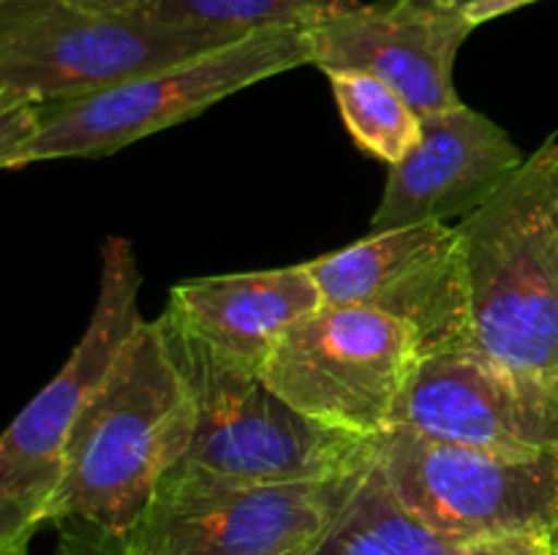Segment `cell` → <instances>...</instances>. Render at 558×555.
<instances>
[{"instance_id":"6da1fadb","label":"cell","mask_w":558,"mask_h":555,"mask_svg":"<svg viewBox=\"0 0 558 555\" xmlns=\"http://www.w3.org/2000/svg\"><path fill=\"white\" fill-rule=\"evenodd\" d=\"M196 403L158 321H142L76 419L47 522L82 520L123 539L189 455Z\"/></svg>"},{"instance_id":"7a4b0ae2","label":"cell","mask_w":558,"mask_h":555,"mask_svg":"<svg viewBox=\"0 0 558 555\" xmlns=\"http://www.w3.org/2000/svg\"><path fill=\"white\" fill-rule=\"evenodd\" d=\"M458 232L474 348L510 368L558 373V134Z\"/></svg>"},{"instance_id":"3957f363","label":"cell","mask_w":558,"mask_h":555,"mask_svg":"<svg viewBox=\"0 0 558 555\" xmlns=\"http://www.w3.org/2000/svg\"><path fill=\"white\" fill-rule=\"evenodd\" d=\"M196 403L185 466L238 482H308L357 471L374 441L325 428L283 400L259 368L232 362L158 319Z\"/></svg>"},{"instance_id":"277c9868","label":"cell","mask_w":558,"mask_h":555,"mask_svg":"<svg viewBox=\"0 0 558 555\" xmlns=\"http://www.w3.org/2000/svg\"><path fill=\"white\" fill-rule=\"evenodd\" d=\"M238 38L63 0H0V107L76 101Z\"/></svg>"},{"instance_id":"5b68a950","label":"cell","mask_w":558,"mask_h":555,"mask_svg":"<svg viewBox=\"0 0 558 555\" xmlns=\"http://www.w3.org/2000/svg\"><path fill=\"white\" fill-rule=\"evenodd\" d=\"M311 65L305 30L276 27L248 33L223 47L109 90L54 107H38L41 128L16 156L22 169L58 158H101L196 118L223 98L283 71Z\"/></svg>"},{"instance_id":"8992f818","label":"cell","mask_w":558,"mask_h":555,"mask_svg":"<svg viewBox=\"0 0 558 555\" xmlns=\"http://www.w3.org/2000/svg\"><path fill=\"white\" fill-rule=\"evenodd\" d=\"M140 286L142 275L129 239H104L101 283L85 335L0 441V550L27 544L47 520L71 430L145 321Z\"/></svg>"},{"instance_id":"52a82bcc","label":"cell","mask_w":558,"mask_h":555,"mask_svg":"<svg viewBox=\"0 0 558 555\" xmlns=\"http://www.w3.org/2000/svg\"><path fill=\"white\" fill-rule=\"evenodd\" d=\"M374 457L396 498L458 547L558 539V455L510 457L396 428L374 439Z\"/></svg>"},{"instance_id":"ba28073f","label":"cell","mask_w":558,"mask_h":555,"mask_svg":"<svg viewBox=\"0 0 558 555\" xmlns=\"http://www.w3.org/2000/svg\"><path fill=\"white\" fill-rule=\"evenodd\" d=\"M423 359L401 321L360 305L322 303L267 357V384L325 428L374 441L392 428Z\"/></svg>"},{"instance_id":"9c48e42d","label":"cell","mask_w":558,"mask_h":555,"mask_svg":"<svg viewBox=\"0 0 558 555\" xmlns=\"http://www.w3.org/2000/svg\"><path fill=\"white\" fill-rule=\"evenodd\" d=\"M363 468L308 482H238L178 462L120 539L123 555H281L311 547Z\"/></svg>"},{"instance_id":"30bf717a","label":"cell","mask_w":558,"mask_h":555,"mask_svg":"<svg viewBox=\"0 0 558 555\" xmlns=\"http://www.w3.org/2000/svg\"><path fill=\"white\" fill-rule=\"evenodd\" d=\"M322 299L360 305L401 321L423 357L474 348L463 237L452 223L371 232L341 250L305 261Z\"/></svg>"},{"instance_id":"8fae6325","label":"cell","mask_w":558,"mask_h":555,"mask_svg":"<svg viewBox=\"0 0 558 555\" xmlns=\"http://www.w3.org/2000/svg\"><path fill=\"white\" fill-rule=\"evenodd\" d=\"M510 457L558 455V373L501 365L480 348L420 359L392 428Z\"/></svg>"},{"instance_id":"7c38bea8","label":"cell","mask_w":558,"mask_h":555,"mask_svg":"<svg viewBox=\"0 0 558 555\" xmlns=\"http://www.w3.org/2000/svg\"><path fill=\"white\" fill-rule=\"evenodd\" d=\"M474 25L463 14L379 0L305 30L322 74L365 71L407 98L420 118L461 107L456 60Z\"/></svg>"},{"instance_id":"4fadbf2b","label":"cell","mask_w":558,"mask_h":555,"mask_svg":"<svg viewBox=\"0 0 558 555\" xmlns=\"http://www.w3.org/2000/svg\"><path fill=\"white\" fill-rule=\"evenodd\" d=\"M526 158L501 125L466 103L423 118L420 145L390 166L371 232L463 221L488 205Z\"/></svg>"},{"instance_id":"5bb4252c","label":"cell","mask_w":558,"mask_h":555,"mask_svg":"<svg viewBox=\"0 0 558 555\" xmlns=\"http://www.w3.org/2000/svg\"><path fill=\"white\" fill-rule=\"evenodd\" d=\"M322 303L314 275L294 264L178 283L161 319L218 357L262 370L281 337Z\"/></svg>"},{"instance_id":"9a60e30c","label":"cell","mask_w":558,"mask_h":555,"mask_svg":"<svg viewBox=\"0 0 558 555\" xmlns=\"http://www.w3.org/2000/svg\"><path fill=\"white\" fill-rule=\"evenodd\" d=\"M311 555H461V547L417 520L396 498L385 471L371 457L347 488Z\"/></svg>"},{"instance_id":"2e32d148","label":"cell","mask_w":558,"mask_h":555,"mask_svg":"<svg viewBox=\"0 0 558 555\" xmlns=\"http://www.w3.org/2000/svg\"><path fill=\"white\" fill-rule=\"evenodd\" d=\"M343 125L360 150L379 158L387 166L401 163L423 139V118L392 90L365 71L327 74Z\"/></svg>"},{"instance_id":"e0dca14e","label":"cell","mask_w":558,"mask_h":555,"mask_svg":"<svg viewBox=\"0 0 558 555\" xmlns=\"http://www.w3.org/2000/svg\"><path fill=\"white\" fill-rule=\"evenodd\" d=\"M360 5V0H158L150 16L196 30L248 36L276 27L308 30Z\"/></svg>"},{"instance_id":"ac0fdd59","label":"cell","mask_w":558,"mask_h":555,"mask_svg":"<svg viewBox=\"0 0 558 555\" xmlns=\"http://www.w3.org/2000/svg\"><path fill=\"white\" fill-rule=\"evenodd\" d=\"M54 528V542L47 555H123V542L109 531L90 526L82 520L47 522ZM0 555H33L31 542L20 547L0 550Z\"/></svg>"},{"instance_id":"d6986e66","label":"cell","mask_w":558,"mask_h":555,"mask_svg":"<svg viewBox=\"0 0 558 555\" xmlns=\"http://www.w3.org/2000/svg\"><path fill=\"white\" fill-rule=\"evenodd\" d=\"M461 555H554L550 536H501L461 547Z\"/></svg>"},{"instance_id":"ffe728a7","label":"cell","mask_w":558,"mask_h":555,"mask_svg":"<svg viewBox=\"0 0 558 555\" xmlns=\"http://www.w3.org/2000/svg\"><path fill=\"white\" fill-rule=\"evenodd\" d=\"M63 3L76 5V9H85V11H96V14L129 16V14H150V9L158 3V0H63Z\"/></svg>"},{"instance_id":"44dd1931","label":"cell","mask_w":558,"mask_h":555,"mask_svg":"<svg viewBox=\"0 0 558 555\" xmlns=\"http://www.w3.org/2000/svg\"><path fill=\"white\" fill-rule=\"evenodd\" d=\"M414 5H423V9H436V11H450V14H463L472 9L477 0H409Z\"/></svg>"},{"instance_id":"7402d4cb","label":"cell","mask_w":558,"mask_h":555,"mask_svg":"<svg viewBox=\"0 0 558 555\" xmlns=\"http://www.w3.org/2000/svg\"><path fill=\"white\" fill-rule=\"evenodd\" d=\"M311 547H314V544H311ZM311 547H298L292 550V553H281V555H311Z\"/></svg>"},{"instance_id":"603a6c76","label":"cell","mask_w":558,"mask_h":555,"mask_svg":"<svg viewBox=\"0 0 558 555\" xmlns=\"http://www.w3.org/2000/svg\"><path fill=\"white\" fill-rule=\"evenodd\" d=\"M554 555H558V542H554Z\"/></svg>"},{"instance_id":"cb8c5ba5","label":"cell","mask_w":558,"mask_h":555,"mask_svg":"<svg viewBox=\"0 0 558 555\" xmlns=\"http://www.w3.org/2000/svg\"><path fill=\"white\" fill-rule=\"evenodd\" d=\"M556 542H558V539H556Z\"/></svg>"}]
</instances>
